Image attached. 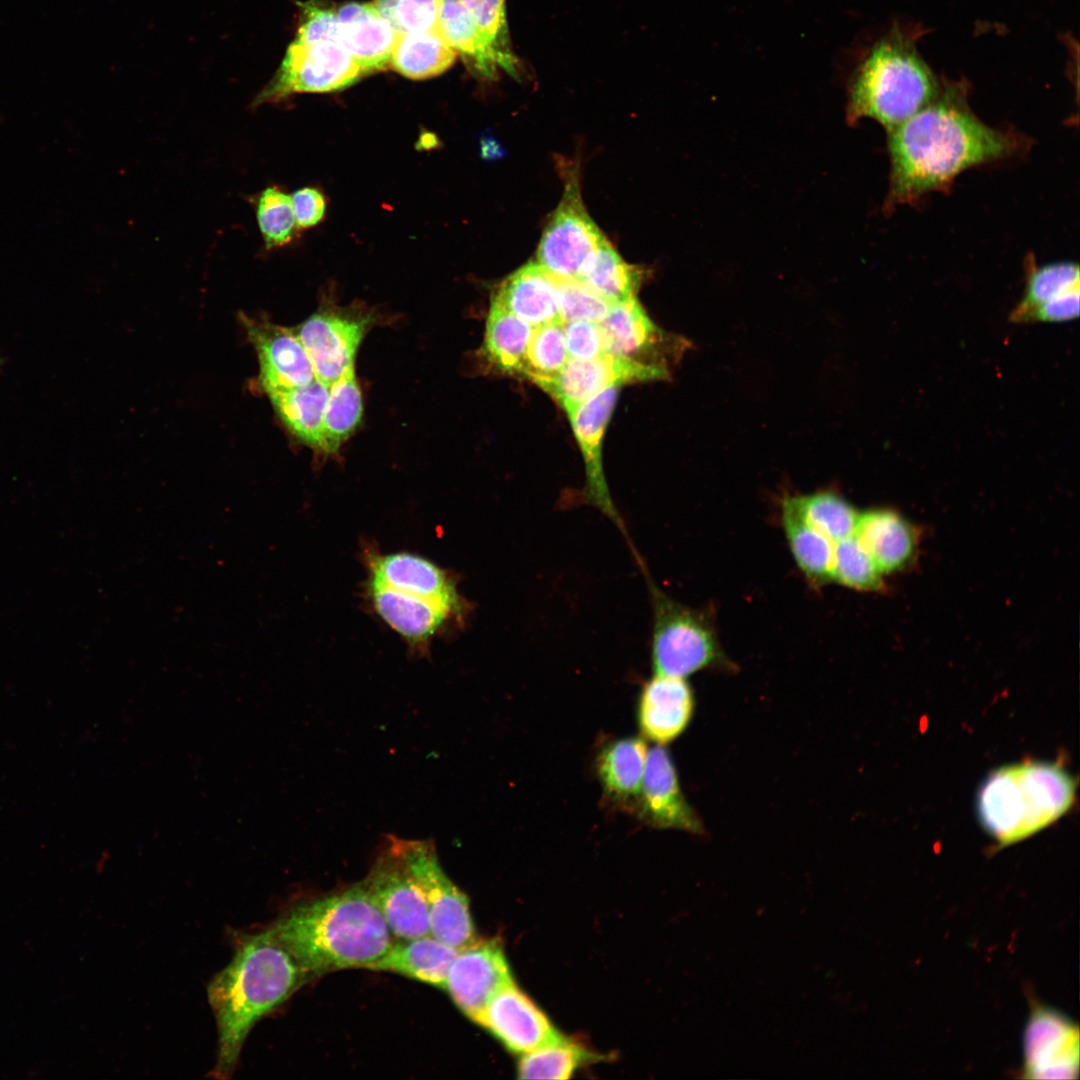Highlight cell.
<instances>
[{
    "instance_id": "obj_13",
    "label": "cell",
    "mask_w": 1080,
    "mask_h": 1080,
    "mask_svg": "<svg viewBox=\"0 0 1080 1080\" xmlns=\"http://www.w3.org/2000/svg\"><path fill=\"white\" fill-rule=\"evenodd\" d=\"M1023 1052L1025 1078H1077L1078 1026L1055 1009L1034 1006L1024 1031Z\"/></svg>"
},
{
    "instance_id": "obj_24",
    "label": "cell",
    "mask_w": 1080,
    "mask_h": 1080,
    "mask_svg": "<svg viewBox=\"0 0 1080 1080\" xmlns=\"http://www.w3.org/2000/svg\"><path fill=\"white\" fill-rule=\"evenodd\" d=\"M492 301L532 327L562 322L553 277L537 262H529L498 286Z\"/></svg>"
},
{
    "instance_id": "obj_36",
    "label": "cell",
    "mask_w": 1080,
    "mask_h": 1080,
    "mask_svg": "<svg viewBox=\"0 0 1080 1080\" xmlns=\"http://www.w3.org/2000/svg\"><path fill=\"white\" fill-rule=\"evenodd\" d=\"M595 1056L582 1044L561 1036L557 1041L522 1054L521 1079H568L581 1064Z\"/></svg>"
},
{
    "instance_id": "obj_17",
    "label": "cell",
    "mask_w": 1080,
    "mask_h": 1080,
    "mask_svg": "<svg viewBox=\"0 0 1080 1080\" xmlns=\"http://www.w3.org/2000/svg\"><path fill=\"white\" fill-rule=\"evenodd\" d=\"M635 812L642 821L654 828L675 829L696 835L705 832L703 822L681 790L668 751L661 745L648 751Z\"/></svg>"
},
{
    "instance_id": "obj_8",
    "label": "cell",
    "mask_w": 1080,
    "mask_h": 1080,
    "mask_svg": "<svg viewBox=\"0 0 1080 1080\" xmlns=\"http://www.w3.org/2000/svg\"><path fill=\"white\" fill-rule=\"evenodd\" d=\"M397 843L424 897L430 935L458 949L476 941L469 900L442 869L434 844L400 838Z\"/></svg>"
},
{
    "instance_id": "obj_43",
    "label": "cell",
    "mask_w": 1080,
    "mask_h": 1080,
    "mask_svg": "<svg viewBox=\"0 0 1080 1080\" xmlns=\"http://www.w3.org/2000/svg\"><path fill=\"white\" fill-rule=\"evenodd\" d=\"M440 0H373L376 12L397 33L420 32L439 26Z\"/></svg>"
},
{
    "instance_id": "obj_45",
    "label": "cell",
    "mask_w": 1080,
    "mask_h": 1080,
    "mask_svg": "<svg viewBox=\"0 0 1080 1080\" xmlns=\"http://www.w3.org/2000/svg\"><path fill=\"white\" fill-rule=\"evenodd\" d=\"M565 344L570 359L590 360L605 354L599 323L577 320L563 323Z\"/></svg>"
},
{
    "instance_id": "obj_19",
    "label": "cell",
    "mask_w": 1080,
    "mask_h": 1080,
    "mask_svg": "<svg viewBox=\"0 0 1080 1080\" xmlns=\"http://www.w3.org/2000/svg\"><path fill=\"white\" fill-rule=\"evenodd\" d=\"M368 599L376 614L408 646L424 653L431 640L451 622H463L465 614L441 603L404 593L368 580Z\"/></svg>"
},
{
    "instance_id": "obj_44",
    "label": "cell",
    "mask_w": 1080,
    "mask_h": 1080,
    "mask_svg": "<svg viewBox=\"0 0 1080 1080\" xmlns=\"http://www.w3.org/2000/svg\"><path fill=\"white\" fill-rule=\"evenodd\" d=\"M298 4L300 12L294 42L299 44H312L324 40L340 42L336 8H332L323 0H308Z\"/></svg>"
},
{
    "instance_id": "obj_4",
    "label": "cell",
    "mask_w": 1080,
    "mask_h": 1080,
    "mask_svg": "<svg viewBox=\"0 0 1080 1080\" xmlns=\"http://www.w3.org/2000/svg\"><path fill=\"white\" fill-rule=\"evenodd\" d=\"M915 33L894 26L858 63L848 84L849 124L872 118L888 131L937 97L942 83L918 52Z\"/></svg>"
},
{
    "instance_id": "obj_46",
    "label": "cell",
    "mask_w": 1080,
    "mask_h": 1080,
    "mask_svg": "<svg viewBox=\"0 0 1080 1080\" xmlns=\"http://www.w3.org/2000/svg\"><path fill=\"white\" fill-rule=\"evenodd\" d=\"M1080 286L1073 287L1025 313L1018 323L1063 322L1079 315Z\"/></svg>"
},
{
    "instance_id": "obj_40",
    "label": "cell",
    "mask_w": 1080,
    "mask_h": 1080,
    "mask_svg": "<svg viewBox=\"0 0 1080 1080\" xmlns=\"http://www.w3.org/2000/svg\"><path fill=\"white\" fill-rule=\"evenodd\" d=\"M881 573L854 535L835 543L831 580L857 590H879Z\"/></svg>"
},
{
    "instance_id": "obj_16",
    "label": "cell",
    "mask_w": 1080,
    "mask_h": 1080,
    "mask_svg": "<svg viewBox=\"0 0 1080 1080\" xmlns=\"http://www.w3.org/2000/svg\"><path fill=\"white\" fill-rule=\"evenodd\" d=\"M247 336L259 362L258 385L267 394L312 382V362L294 330L266 320L242 317Z\"/></svg>"
},
{
    "instance_id": "obj_42",
    "label": "cell",
    "mask_w": 1080,
    "mask_h": 1080,
    "mask_svg": "<svg viewBox=\"0 0 1080 1080\" xmlns=\"http://www.w3.org/2000/svg\"><path fill=\"white\" fill-rule=\"evenodd\" d=\"M553 277L562 322L585 320L599 323L611 303L577 278Z\"/></svg>"
},
{
    "instance_id": "obj_33",
    "label": "cell",
    "mask_w": 1080,
    "mask_h": 1080,
    "mask_svg": "<svg viewBox=\"0 0 1080 1080\" xmlns=\"http://www.w3.org/2000/svg\"><path fill=\"white\" fill-rule=\"evenodd\" d=\"M577 279L614 303L636 297L644 271L625 262L605 238L587 259Z\"/></svg>"
},
{
    "instance_id": "obj_14",
    "label": "cell",
    "mask_w": 1080,
    "mask_h": 1080,
    "mask_svg": "<svg viewBox=\"0 0 1080 1080\" xmlns=\"http://www.w3.org/2000/svg\"><path fill=\"white\" fill-rule=\"evenodd\" d=\"M512 981L501 944L496 939L478 938L459 949L444 990L463 1014L475 1022L491 998Z\"/></svg>"
},
{
    "instance_id": "obj_7",
    "label": "cell",
    "mask_w": 1080,
    "mask_h": 1080,
    "mask_svg": "<svg viewBox=\"0 0 1080 1080\" xmlns=\"http://www.w3.org/2000/svg\"><path fill=\"white\" fill-rule=\"evenodd\" d=\"M363 77L359 67L338 41L312 44L292 41L271 80L252 101V107L277 103L293 94L345 89Z\"/></svg>"
},
{
    "instance_id": "obj_26",
    "label": "cell",
    "mask_w": 1080,
    "mask_h": 1080,
    "mask_svg": "<svg viewBox=\"0 0 1080 1080\" xmlns=\"http://www.w3.org/2000/svg\"><path fill=\"white\" fill-rule=\"evenodd\" d=\"M459 949L429 935L397 939L369 969L387 971L443 989Z\"/></svg>"
},
{
    "instance_id": "obj_6",
    "label": "cell",
    "mask_w": 1080,
    "mask_h": 1080,
    "mask_svg": "<svg viewBox=\"0 0 1080 1080\" xmlns=\"http://www.w3.org/2000/svg\"><path fill=\"white\" fill-rule=\"evenodd\" d=\"M653 607L651 661L655 675L686 678L708 668H730L714 626L649 582Z\"/></svg>"
},
{
    "instance_id": "obj_29",
    "label": "cell",
    "mask_w": 1080,
    "mask_h": 1080,
    "mask_svg": "<svg viewBox=\"0 0 1080 1080\" xmlns=\"http://www.w3.org/2000/svg\"><path fill=\"white\" fill-rule=\"evenodd\" d=\"M456 56L440 26L427 31L397 33L389 68L409 79H428L450 68Z\"/></svg>"
},
{
    "instance_id": "obj_27",
    "label": "cell",
    "mask_w": 1080,
    "mask_h": 1080,
    "mask_svg": "<svg viewBox=\"0 0 1080 1080\" xmlns=\"http://www.w3.org/2000/svg\"><path fill=\"white\" fill-rule=\"evenodd\" d=\"M854 536L881 572L902 567L911 557L914 548L911 527L899 515L887 510L859 514Z\"/></svg>"
},
{
    "instance_id": "obj_35",
    "label": "cell",
    "mask_w": 1080,
    "mask_h": 1080,
    "mask_svg": "<svg viewBox=\"0 0 1080 1080\" xmlns=\"http://www.w3.org/2000/svg\"><path fill=\"white\" fill-rule=\"evenodd\" d=\"M800 516L833 542L854 535L859 514L843 497L831 491L786 498Z\"/></svg>"
},
{
    "instance_id": "obj_28",
    "label": "cell",
    "mask_w": 1080,
    "mask_h": 1080,
    "mask_svg": "<svg viewBox=\"0 0 1080 1080\" xmlns=\"http://www.w3.org/2000/svg\"><path fill=\"white\" fill-rule=\"evenodd\" d=\"M328 396L329 385L317 378L306 385L268 395L286 428L298 440L320 451Z\"/></svg>"
},
{
    "instance_id": "obj_32",
    "label": "cell",
    "mask_w": 1080,
    "mask_h": 1080,
    "mask_svg": "<svg viewBox=\"0 0 1080 1080\" xmlns=\"http://www.w3.org/2000/svg\"><path fill=\"white\" fill-rule=\"evenodd\" d=\"M782 521L792 555L810 583L818 586L831 581L835 542L807 523L787 499Z\"/></svg>"
},
{
    "instance_id": "obj_25",
    "label": "cell",
    "mask_w": 1080,
    "mask_h": 1080,
    "mask_svg": "<svg viewBox=\"0 0 1080 1080\" xmlns=\"http://www.w3.org/2000/svg\"><path fill=\"white\" fill-rule=\"evenodd\" d=\"M647 755V744L640 737L621 738L602 748L596 771L609 800L635 812Z\"/></svg>"
},
{
    "instance_id": "obj_15",
    "label": "cell",
    "mask_w": 1080,
    "mask_h": 1080,
    "mask_svg": "<svg viewBox=\"0 0 1080 1080\" xmlns=\"http://www.w3.org/2000/svg\"><path fill=\"white\" fill-rule=\"evenodd\" d=\"M605 354L667 367L669 357L687 344L657 327L636 297L611 303L599 322Z\"/></svg>"
},
{
    "instance_id": "obj_41",
    "label": "cell",
    "mask_w": 1080,
    "mask_h": 1080,
    "mask_svg": "<svg viewBox=\"0 0 1080 1080\" xmlns=\"http://www.w3.org/2000/svg\"><path fill=\"white\" fill-rule=\"evenodd\" d=\"M256 217L267 249L288 244L299 230L290 196L277 187H267L259 194Z\"/></svg>"
},
{
    "instance_id": "obj_1",
    "label": "cell",
    "mask_w": 1080,
    "mask_h": 1080,
    "mask_svg": "<svg viewBox=\"0 0 1080 1080\" xmlns=\"http://www.w3.org/2000/svg\"><path fill=\"white\" fill-rule=\"evenodd\" d=\"M967 90L962 82L942 83L931 103L887 131L886 212L944 189L966 169L1009 157L1020 148L1016 134L992 128L972 112Z\"/></svg>"
},
{
    "instance_id": "obj_31",
    "label": "cell",
    "mask_w": 1080,
    "mask_h": 1080,
    "mask_svg": "<svg viewBox=\"0 0 1080 1080\" xmlns=\"http://www.w3.org/2000/svg\"><path fill=\"white\" fill-rule=\"evenodd\" d=\"M532 333L530 324L491 301L482 354L496 370L521 375Z\"/></svg>"
},
{
    "instance_id": "obj_10",
    "label": "cell",
    "mask_w": 1080,
    "mask_h": 1080,
    "mask_svg": "<svg viewBox=\"0 0 1080 1080\" xmlns=\"http://www.w3.org/2000/svg\"><path fill=\"white\" fill-rule=\"evenodd\" d=\"M604 239L583 204L577 175H570L562 198L544 228L537 263L554 277L578 278L585 262Z\"/></svg>"
},
{
    "instance_id": "obj_18",
    "label": "cell",
    "mask_w": 1080,
    "mask_h": 1080,
    "mask_svg": "<svg viewBox=\"0 0 1080 1080\" xmlns=\"http://www.w3.org/2000/svg\"><path fill=\"white\" fill-rule=\"evenodd\" d=\"M620 385H612L568 413L583 454L587 501L600 510L626 535V527L611 498L602 465V439Z\"/></svg>"
},
{
    "instance_id": "obj_34",
    "label": "cell",
    "mask_w": 1080,
    "mask_h": 1080,
    "mask_svg": "<svg viewBox=\"0 0 1080 1080\" xmlns=\"http://www.w3.org/2000/svg\"><path fill=\"white\" fill-rule=\"evenodd\" d=\"M362 414V394L354 366H351L329 386L322 423L321 451L326 454L338 451L358 427Z\"/></svg>"
},
{
    "instance_id": "obj_12",
    "label": "cell",
    "mask_w": 1080,
    "mask_h": 1080,
    "mask_svg": "<svg viewBox=\"0 0 1080 1080\" xmlns=\"http://www.w3.org/2000/svg\"><path fill=\"white\" fill-rule=\"evenodd\" d=\"M667 367L603 354L590 360L567 361L554 377L536 383L567 412L612 385L665 380Z\"/></svg>"
},
{
    "instance_id": "obj_20",
    "label": "cell",
    "mask_w": 1080,
    "mask_h": 1080,
    "mask_svg": "<svg viewBox=\"0 0 1080 1080\" xmlns=\"http://www.w3.org/2000/svg\"><path fill=\"white\" fill-rule=\"evenodd\" d=\"M475 1022L490 1031L510 1051L520 1054L562 1036L513 981L491 998Z\"/></svg>"
},
{
    "instance_id": "obj_47",
    "label": "cell",
    "mask_w": 1080,
    "mask_h": 1080,
    "mask_svg": "<svg viewBox=\"0 0 1080 1080\" xmlns=\"http://www.w3.org/2000/svg\"><path fill=\"white\" fill-rule=\"evenodd\" d=\"M290 198L298 229L310 228L323 219L326 204L317 189L305 187L295 191Z\"/></svg>"
},
{
    "instance_id": "obj_5",
    "label": "cell",
    "mask_w": 1080,
    "mask_h": 1080,
    "mask_svg": "<svg viewBox=\"0 0 1080 1080\" xmlns=\"http://www.w3.org/2000/svg\"><path fill=\"white\" fill-rule=\"evenodd\" d=\"M1077 781L1059 763L1023 761L991 771L978 789L980 824L1001 847L1057 821L1075 800Z\"/></svg>"
},
{
    "instance_id": "obj_3",
    "label": "cell",
    "mask_w": 1080,
    "mask_h": 1080,
    "mask_svg": "<svg viewBox=\"0 0 1080 1080\" xmlns=\"http://www.w3.org/2000/svg\"><path fill=\"white\" fill-rule=\"evenodd\" d=\"M269 929L310 981L341 969H369L394 942L363 882L296 904Z\"/></svg>"
},
{
    "instance_id": "obj_30",
    "label": "cell",
    "mask_w": 1080,
    "mask_h": 1080,
    "mask_svg": "<svg viewBox=\"0 0 1080 1080\" xmlns=\"http://www.w3.org/2000/svg\"><path fill=\"white\" fill-rule=\"evenodd\" d=\"M439 26L472 75L484 80L497 78L494 53L458 0H440Z\"/></svg>"
},
{
    "instance_id": "obj_48",
    "label": "cell",
    "mask_w": 1080,
    "mask_h": 1080,
    "mask_svg": "<svg viewBox=\"0 0 1080 1080\" xmlns=\"http://www.w3.org/2000/svg\"><path fill=\"white\" fill-rule=\"evenodd\" d=\"M2 364H3V360L0 358V368H1Z\"/></svg>"
},
{
    "instance_id": "obj_21",
    "label": "cell",
    "mask_w": 1080,
    "mask_h": 1080,
    "mask_svg": "<svg viewBox=\"0 0 1080 1080\" xmlns=\"http://www.w3.org/2000/svg\"><path fill=\"white\" fill-rule=\"evenodd\" d=\"M369 581L423 597L467 614V602L453 576L430 560L408 552L368 553Z\"/></svg>"
},
{
    "instance_id": "obj_22",
    "label": "cell",
    "mask_w": 1080,
    "mask_h": 1080,
    "mask_svg": "<svg viewBox=\"0 0 1080 1080\" xmlns=\"http://www.w3.org/2000/svg\"><path fill=\"white\" fill-rule=\"evenodd\" d=\"M694 710V692L684 678L654 675L640 693V730L647 739L667 744L686 730Z\"/></svg>"
},
{
    "instance_id": "obj_37",
    "label": "cell",
    "mask_w": 1080,
    "mask_h": 1080,
    "mask_svg": "<svg viewBox=\"0 0 1080 1080\" xmlns=\"http://www.w3.org/2000/svg\"><path fill=\"white\" fill-rule=\"evenodd\" d=\"M492 49L498 67L515 79L521 64L512 49L505 0H458Z\"/></svg>"
},
{
    "instance_id": "obj_11",
    "label": "cell",
    "mask_w": 1080,
    "mask_h": 1080,
    "mask_svg": "<svg viewBox=\"0 0 1080 1080\" xmlns=\"http://www.w3.org/2000/svg\"><path fill=\"white\" fill-rule=\"evenodd\" d=\"M371 322L369 313L336 309L316 312L293 328L317 379L330 386L354 366L355 355Z\"/></svg>"
},
{
    "instance_id": "obj_38",
    "label": "cell",
    "mask_w": 1080,
    "mask_h": 1080,
    "mask_svg": "<svg viewBox=\"0 0 1080 1080\" xmlns=\"http://www.w3.org/2000/svg\"><path fill=\"white\" fill-rule=\"evenodd\" d=\"M1027 281L1020 302L1011 312L1010 320L1018 323L1021 317L1047 300L1079 286V266L1073 262H1056L1037 267L1029 257Z\"/></svg>"
},
{
    "instance_id": "obj_23",
    "label": "cell",
    "mask_w": 1080,
    "mask_h": 1080,
    "mask_svg": "<svg viewBox=\"0 0 1080 1080\" xmlns=\"http://www.w3.org/2000/svg\"><path fill=\"white\" fill-rule=\"evenodd\" d=\"M340 42L363 76L385 71L397 32L370 3L347 2L337 10Z\"/></svg>"
},
{
    "instance_id": "obj_9",
    "label": "cell",
    "mask_w": 1080,
    "mask_h": 1080,
    "mask_svg": "<svg viewBox=\"0 0 1080 1080\" xmlns=\"http://www.w3.org/2000/svg\"><path fill=\"white\" fill-rule=\"evenodd\" d=\"M362 882L394 938L411 939L430 934L424 897L396 837L389 836Z\"/></svg>"
},
{
    "instance_id": "obj_39",
    "label": "cell",
    "mask_w": 1080,
    "mask_h": 1080,
    "mask_svg": "<svg viewBox=\"0 0 1080 1080\" xmlns=\"http://www.w3.org/2000/svg\"><path fill=\"white\" fill-rule=\"evenodd\" d=\"M568 360L563 322L536 326L527 348L521 376L536 384L557 375Z\"/></svg>"
},
{
    "instance_id": "obj_2",
    "label": "cell",
    "mask_w": 1080,
    "mask_h": 1080,
    "mask_svg": "<svg viewBox=\"0 0 1080 1080\" xmlns=\"http://www.w3.org/2000/svg\"><path fill=\"white\" fill-rule=\"evenodd\" d=\"M310 980L289 950L266 930L242 936L230 962L208 985L217 1027L211 1076L229 1079L254 1025Z\"/></svg>"
}]
</instances>
